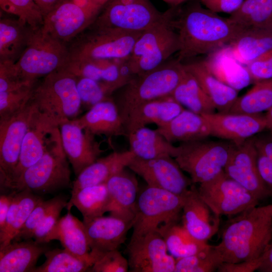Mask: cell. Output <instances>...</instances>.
<instances>
[{"label":"cell","instance_id":"obj_1","mask_svg":"<svg viewBox=\"0 0 272 272\" xmlns=\"http://www.w3.org/2000/svg\"><path fill=\"white\" fill-rule=\"evenodd\" d=\"M172 23L179 41L177 59L181 62L229 45L246 28L197 2L182 9L177 7Z\"/></svg>","mask_w":272,"mask_h":272},{"label":"cell","instance_id":"obj_2","mask_svg":"<svg viewBox=\"0 0 272 272\" xmlns=\"http://www.w3.org/2000/svg\"><path fill=\"white\" fill-rule=\"evenodd\" d=\"M272 239V215L266 206L250 208L230 219L215 246L223 262L261 257Z\"/></svg>","mask_w":272,"mask_h":272},{"label":"cell","instance_id":"obj_3","mask_svg":"<svg viewBox=\"0 0 272 272\" xmlns=\"http://www.w3.org/2000/svg\"><path fill=\"white\" fill-rule=\"evenodd\" d=\"M185 72L183 63L177 59L167 61L143 75L134 76L120 90L116 102L125 122L131 111L139 105L171 96Z\"/></svg>","mask_w":272,"mask_h":272},{"label":"cell","instance_id":"obj_4","mask_svg":"<svg viewBox=\"0 0 272 272\" xmlns=\"http://www.w3.org/2000/svg\"><path fill=\"white\" fill-rule=\"evenodd\" d=\"M176 7L161 20L144 30L127 59L131 74L143 75L159 67L179 49L178 34L172 23Z\"/></svg>","mask_w":272,"mask_h":272},{"label":"cell","instance_id":"obj_5","mask_svg":"<svg viewBox=\"0 0 272 272\" xmlns=\"http://www.w3.org/2000/svg\"><path fill=\"white\" fill-rule=\"evenodd\" d=\"M77 81L75 76L62 67L44 77L35 86L31 100L39 112L59 125L80 110Z\"/></svg>","mask_w":272,"mask_h":272},{"label":"cell","instance_id":"obj_6","mask_svg":"<svg viewBox=\"0 0 272 272\" xmlns=\"http://www.w3.org/2000/svg\"><path fill=\"white\" fill-rule=\"evenodd\" d=\"M207 139L180 143L174 159L193 183H202L224 170L235 144Z\"/></svg>","mask_w":272,"mask_h":272},{"label":"cell","instance_id":"obj_7","mask_svg":"<svg viewBox=\"0 0 272 272\" xmlns=\"http://www.w3.org/2000/svg\"><path fill=\"white\" fill-rule=\"evenodd\" d=\"M69 48L63 43L44 33L41 28L34 30L27 46L13 63L16 74L22 80L36 82L65 65Z\"/></svg>","mask_w":272,"mask_h":272},{"label":"cell","instance_id":"obj_8","mask_svg":"<svg viewBox=\"0 0 272 272\" xmlns=\"http://www.w3.org/2000/svg\"><path fill=\"white\" fill-rule=\"evenodd\" d=\"M89 31L69 47V59L123 60L129 57L143 31L89 27Z\"/></svg>","mask_w":272,"mask_h":272},{"label":"cell","instance_id":"obj_9","mask_svg":"<svg viewBox=\"0 0 272 272\" xmlns=\"http://www.w3.org/2000/svg\"><path fill=\"white\" fill-rule=\"evenodd\" d=\"M67 159L61 145L46 152L6 190H28L39 195L70 187L71 173Z\"/></svg>","mask_w":272,"mask_h":272},{"label":"cell","instance_id":"obj_10","mask_svg":"<svg viewBox=\"0 0 272 272\" xmlns=\"http://www.w3.org/2000/svg\"><path fill=\"white\" fill-rule=\"evenodd\" d=\"M184 195L147 186L138 196L131 238L157 231L162 225L178 222Z\"/></svg>","mask_w":272,"mask_h":272},{"label":"cell","instance_id":"obj_11","mask_svg":"<svg viewBox=\"0 0 272 272\" xmlns=\"http://www.w3.org/2000/svg\"><path fill=\"white\" fill-rule=\"evenodd\" d=\"M165 14L166 12L157 10L150 0H110L90 27L144 31Z\"/></svg>","mask_w":272,"mask_h":272},{"label":"cell","instance_id":"obj_12","mask_svg":"<svg viewBox=\"0 0 272 272\" xmlns=\"http://www.w3.org/2000/svg\"><path fill=\"white\" fill-rule=\"evenodd\" d=\"M198 194L217 216H234L257 206L259 200L224 170L210 180L199 184Z\"/></svg>","mask_w":272,"mask_h":272},{"label":"cell","instance_id":"obj_13","mask_svg":"<svg viewBox=\"0 0 272 272\" xmlns=\"http://www.w3.org/2000/svg\"><path fill=\"white\" fill-rule=\"evenodd\" d=\"M61 145L59 125L37 109L23 140L18 164L10 180L1 189H6L46 152Z\"/></svg>","mask_w":272,"mask_h":272},{"label":"cell","instance_id":"obj_14","mask_svg":"<svg viewBox=\"0 0 272 272\" xmlns=\"http://www.w3.org/2000/svg\"><path fill=\"white\" fill-rule=\"evenodd\" d=\"M37 111L31 99L20 111L0 119V184L11 178L19 159L23 140Z\"/></svg>","mask_w":272,"mask_h":272},{"label":"cell","instance_id":"obj_15","mask_svg":"<svg viewBox=\"0 0 272 272\" xmlns=\"http://www.w3.org/2000/svg\"><path fill=\"white\" fill-rule=\"evenodd\" d=\"M126 251L130 271L174 272L176 259L157 231L131 238Z\"/></svg>","mask_w":272,"mask_h":272},{"label":"cell","instance_id":"obj_16","mask_svg":"<svg viewBox=\"0 0 272 272\" xmlns=\"http://www.w3.org/2000/svg\"><path fill=\"white\" fill-rule=\"evenodd\" d=\"M127 167L141 176L148 186L179 195H184L193 184L172 157L143 159L135 156Z\"/></svg>","mask_w":272,"mask_h":272},{"label":"cell","instance_id":"obj_17","mask_svg":"<svg viewBox=\"0 0 272 272\" xmlns=\"http://www.w3.org/2000/svg\"><path fill=\"white\" fill-rule=\"evenodd\" d=\"M98 16L82 9L71 0H62L44 16L41 29L65 44L90 27Z\"/></svg>","mask_w":272,"mask_h":272},{"label":"cell","instance_id":"obj_18","mask_svg":"<svg viewBox=\"0 0 272 272\" xmlns=\"http://www.w3.org/2000/svg\"><path fill=\"white\" fill-rule=\"evenodd\" d=\"M224 170L228 177L259 200L270 194L259 173L256 151L251 138L235 144Z\"/></svg>","mask_w":272,"mask_h":272},{"label":"cell","instance_id":"obj_19","mask_svg":"<svg viewBox=\"0 0 272 272\" xmlns=\"http://www.w3.org/2000/svg\"><path fill=\"white\" fill-rule=\"evenodd\" d=\"M62 147L77 176L98 159L103 152L95 135L79 125L74 119L59 125Z\"/></svg>","mask_w":272,"mask_h":272},{"label":"cell","instance_id":"obj_20","mask_svg":"<svg viewBox=\"0 0 272 272\" xmlns=\"http://www.w3.org/2000/svg\"><path fill=\"white\" fill-rule=\"evenodd\" d=\"M208 122L210 135L235 144L267 129L264 115L259 114L212 113L202 115Z\"/></svg>","mask_w":272,"mask_h":272},{"label":"cell","instance_id":"obj_21","mask_svg":"<svg viewBox=\"0 0 272 272\" xmlns=\"http://www.w3.org/2000/svg\"><path fill=\"white\" fill-rule=\"evenodd\" d=\"M90 255L118 249L126 238L133 222L110 215L83 219Z\"/></svg>","mask_w":272,"mask_h":272},{"label":"cell","instance_id":"obj_22","mask_svg":"<svg viewBox=\"0 0 272 272\" xmlns=\"http://www.w3.org/2000/svg\"><path fill=\"white\" fill-rule=\"evenodd\" d=\"M182 213L183 225L195 239L207 242L217 233L220 217L200 197L193 184L184 195Z\"/></svg>","mask_w":272,"mask_h":272},{"label":"cell","instance_id":"obj_23","mask_svg":"<svg viewBox=\"0 0 272 272\" xmlns=\"http://www.w3.org/2000/svg\"><path fill=\"white\" fill-rule=\"evenodd\" d=\"M105 183L109 196L107 212L111 216L133 222L139 189L135 176L124 169L111 177Z\"/></svg>","mask_w":272,"mask_h":272},{"label":"cell","instance_id":"obj_24","mask_svg":"<svg viewBox=\"0 0 272 272\" xmlns=\"http://www.w3.org/2000/svg\"><path fill=\"white\" fill-rule=\"evenodd\" d=\"M74 120L95 135L127 136L124 123L117 106L111 99L95 104L82 116Z\"/></svg>","mask_w":272,"mask_h":272},{"label":"cell","instance_id":"obj_25","mask_svg":"<svg viewBox=\"0 0 272 272\" xmlns=\"http://www.w3.org/2000/svg\"><path fill=\"white\" fill-rule=\"evenodd\" d=\"M184 109L172 96H167L144 103L129 113L125 127L127 134L149 124L163 126Z\"/></svg>","mask_w":272,"mask_h":272},{"label":"cell","instance_id":"obj_26","mask_svg":"<svg viewBox=\"0 0 272 272\" xmlns=\"http://www.w3.org/2000/svg\"><path fill=\"white\" fill-rule=\"evenodd\" d=\"M59 240L63 247L92 266L94 260L83 222L72 215L70 209L60 218L46 239V243Z\"/></svg>","mask_w":272,"mask_h":272},{"label":"cell","instance_id":"obj_27","mask_svg":"<svg viewBox=\"0 0 272 272\" xmlns=\"http://www.w3.org/2000/svg\"><path fill=\"white\" fill-rule=\"evenodd\" d=\"M134 157L129 150L98 158L77 176L72 183L71 193L87 186L105 183L113 175L127 167Z\"/></svg>","mask_w":272,"mask_h":272},{"label":"cell","instance_id":"obj_28","mask_svg":"<svg viewBox=\"0 0 272 272\" xmlns=\"http://www.w3.org/2000/svg\"><path fill=\"white\" fill-rule=\"evenodd\" d=\"M49 249L46 243L31 239L13 241L0 247V272H32L40 256Z\"/></svg>","mask_w":272,"mask_h":272},{"label":"cell","instance_id":"obj_29","mask_svg":"<svg viewBox=\"0 0 272 272\" xmlns=\"http://www.w3.org/2000/svg\"><path fill=\"white\" fill-rule=\"evenodd\" d=\"M185 69L197 80L220 113H228L238 98V91L224 84L208 68L204 60L183 63Z\"/></svg>","mask_w":272,"mask_h":272},{"label":"cell","instance_id":"obj_30","mask_svg":"<svg viewBox=\"0 0 272 272\" xmlns=\"http://www.w3.org/2000/svg\"><path fill=\"white\" fill-rule=\"evenodd\" d=\"M228 46L234 58L246 66L272 54V31L246 28Z\"/></svg>","mask_w":272,"mask_h":272},{"label":"cell","instance_id":"obj_31","mask_svg":"<svg viewBox=\"0 0 272 272\" xmlns=\"http://www.w3.org/2000/svg\"><path fill=\"white\" fill-rule=\"evenodd\" d=\"M156 130L171 143L194 141L210 136V128L204 116L185 109Z\"/></svg>","mask_w":272,"mask_h":272},{"label":"cell","instance_id":"obj_32","mask_svg":"<svg viewBox=\"0 0 272 272\" xmlns=\"http://www.w3.org/2000/svg\"><path fill=\"white\" fill-rule=\"evenodd\" d=\"M204 60L216 77L237 91L252 82L246 66L234 58L228 45L207 55Z\"/></svg>","mask_w":272,"mask_h":272},{"label":"cell","instance_id":"obj_33","mask_svg":"<svg viewBox=\"0 0 272 272\" xmlns=\"http://www.w3.org/2000/svg\"><path fill=\"white\" fill-rule=\"evenodd\" d=\"M127 137L129 150L135 157L141 159L174 158L178 152V146L168 141L156 129L142 127L128 133Z\"/></svg>","mask_w":272,"mask_h":272},{"label":"cell","instance_id":"obj_34","mask_svg":"<svg viewBox=\"0 0 272 272\" xmlns=\"http://www.w3.org/2000/svg\"><path fill=\"white\" fill-rule=\"evenodd\" d=\"M34 29L19 20L0 19V62L15 63L26 48Z\"/></svg>","mask_w":272,"mask_h":272},{"label":"cell","instance_id":"obj_35","mask_svg":"<svg viewBox=\"0 0 272 272\" xmlns=\"http://www.w3.org/2000/svg\"><path fill=\"white\" fill-rule=\"evenodd\" d=\"M120 60L69 59L63 68L76 77L87 78L99 82L116 84L121 88L131 78L122 74Z\"/></svg>","mask_w":272,"mask_h":272},{"label":"cell","instance_id":"obj_36","mask_svg":"<svg viewBox=\"0 0 272 272\" xmlns=\"http://www.w3.org/2000/svg\"><path fill=\"white\" fill-rule=\"evenodd\" d=\"M157 231L163 237L169 253L176 259L198 254L212 246L194 238L178 222L162 225Z\"/></svg>","mask_w":272,"mask_h":272},{"label":"cell","instance_id":"obj_37","mask_svg":"<svg viewBox=\"0 0 272 272\" xmlns=\"http://www.w3.org/2000/svg\"><path fill=\"white\" fill-rule=\"evenodd\" d=\"M171 96L183 107L200 115L214 113L216 109L197 80L185 69Z\"/></svg>","mask_w":272,"mask_h":272},{"label":"cell","instance_id":"obj_38","mask_svg":"<svg viewBox=\"0 0 272 272\" xmlns=\"http://www.w3.org/2000/svg\"><path fill=\"white\" fill-rule=\"evenodd\" d=\"M71 194L67 209L75 206L83 219L102 216L107 212L109 196L106 183L87 186Z\"/></svg>","mask_w":272,"mask_h":272},{"label":"cell","instance_id":"obj_39","mask_svg":"<svg viewBox=\"0 0 272 272\" xmlns=\"http://www.w3.org/2000/svg\"><path fill=\"white\" fill-rule=\"evenodd\" d=\"M228 19L245 28L272 31V0H244Z\"/></svg>","mask_w":272,"mask_h":272},{"label":"cell","instance_id":"obj_40","mask_svg":"<svg viewBox=\"0 0 272 272\" xmlns=\"http://www.w3.org/2000/svg\"><path fill=\"white\" fill-rule=\"evenodd\" d=\"M272 106V79L255 83L246 93L238 97L228 113L259 114Z\"/></svg>","mask_w":272,"mask_h":272},{"label":"cell","instance_id":"obj_41","mask_svg":"<svg viewBox=\"0 0 272 272\" xmlns=\"http://www.w3.org/2000/svg\"><path fill=\"white\" fill-rule=\"evenodd\" d=\"M46 260L32 272L89 271L91 265L65 249H49L44 253Z\"/></svg>","mask_w":272,"mask_h":272},{"label":"cell","instance_id":"obj_42","mask_svg":"<svg viewBox=\"0 0 272 272\" xmlns=\"http://www.w3.org/2000/svg\"><path fill=\"white\" fill-rule=\"evenodd\" d=\"M223 263L215 246L198 254L176 259L174 272H213Z\"/></svg>","mask_w":272,"mask_h":272},{"label":"cell","instance_id":"obj_43","mask_svg":"<svg viewBox=\"0 0 272 272\" xmlns=\"http://www.w3.org/2000/svg\"><path fill=\"white\" fill-rule=\"evenodd\" d=\"M77 78V87L82 104L89 109L99 102L111 99L110 96L113 93L121 88L116 84Z\"/></svg>","mask_w":272,"mask_h":272},{"label":"cell","instance_id":"obj_44","mask_svg":"<svg viewBox=\"0 0 272 272\" xmlns=\"http://www.w3.org/2000/svg\"><path fill=\"white\" fill-rule=\"evenodd\" d=\"M252 137L256 151L257 165L260 176L272 194V132H262Z\"/></svg>","mask_w":272,"mask_h":272},{"label":"cell","instance_id":"obj_45","mask_svg":"<svg viewBox=\"0 0 272 272\" xmlns=\"http://www.w3.org/2000/svg\"><path fill=\"white\" fill-rule=\"evenodd\" d=\"M0 6L34 30L42 25L43 15L34 0H0Z\"/></svg>","mask_w":272,"mask_h":272},{"label":"cell","instance_id":"obj_46","mask_svg":"<svg viewBox=\"0 0 272 272\" xmlns=\"http://www.w3.org/2000/svg\"><path fill=\"white\" fill-rule=\"evenodd\" d=\"M19 206L13 222L8 231L0 237V247L11 243L24 225L36 206L43 199L28 190L20 191Z\"/></svg>","mask_w":272,"mask_h":272},{"label":"cell","instance_id":"obj_47","mask_svg":"<svg viewBox=\"0 0 272 272\" xmlns=\"http://www.w3.org/2000/svg\"><path fill=\"white\" fill-rule=\"evenodd\" d=\"M35 86L36 84L0 92V119L10 117L22 110L30 101Z\"/></svg>","mask_w":272,"mask_h":272},{"label":"cell","instance_id":"obj_48","mask_svg":"<svg viewBox=\"0 0 272 272\" xmlns=\"http://www.w3.org/2000/svg\"><path fill=\"white\" fill-rule=\"evenodd\" d=\"M59 196L47 200L43 199L38 203L13 241H19L33 238L35 231L56 203Z\"/></svg>","mask_w":272,"mask_h":272},{"label":"cell","instance_id":"obj_49","mask_svg":"<svg viewBox=\"0 0 272 272\" xmlns=\"http://www.w3.org/2000/svg\"><path fill=\"white\" fill-rule=\"evenodd\" d=\"M94 262L90 269L91 272H126L128 270V260L118 249L91 255Z\"/></svg>","mask_w":272,"mask_h":272},{"label":"cell","instance_id":"obj_50","mask_svg":"<svg viewBox=\"0 0 272 272\" xmlns=\"http://www.w3.org/2000/svg\"><path fill=\"white\" fill-rule=\"evenodd\" d=\"M66 197L59 196L58 200L35 231L33 238L39 243H46V239L57 223L62 210L67 207Z\"/></svg>","mask_w":272,"mask_h":272},{"label":"cell","instance_id":"obj_51","mask_svg":"<svg viewBox=\"0 0 272 272\" xmlns=\"http://www.w3.org/2000/svg\"><path fill=\"white\" fill-rule=\"evenodd\" d=\"M11 62H0V92L17 90L34 85L36 83L24 81L15 73Z\"/></svg>","mask_w":272,"mask_h":272},{"label":"cell","instance_id":"obj_52","mask_svg":"<svg viewBox=\"0 0 272 272\" xmlns=\"http://www.w3.org/2000/svg\"><path fill=\"white\" fill-rule=\"evenodd\" d=\"M246 66L252 82L254 83L272 79V54L252 62Z\"/></svg>","mask_w":272,"mask_h":272},{"label":"cell","instance_id":"obj_53","mask_svg":"<svg viewBox=\"0 0 272 272\" xmlns=\"http://www.w3.org/2000/svg\"><path fill=\"white\" fill-rule=\"evenodd\" d=\"M209 10L215 12L232 14L241 6L244 0H199Z\"/></svg>","mask_w":272,"mask_h":272},{"label":"cell","instance_id":"obj_54","mask_svg":"<svg viewBox=\"0 0 272 272\" xmlns=\"http://www.w3.org/2000/svg\"><path fill=\"white\" fill-rule=\"evenodd\" d=\"M261 258L237 263L223 262L218 268L219 272H253L257 270L261 261Z\"/></svg>","mask_w":272,"mask_h":272},{"label":"cell","instance_id":"obj_55","mask_svg":"<svg viewBox=\"0 0 272 272\" xmlns=\"http://www.w3.org/2000/svg\"><path fill=\"white\" fill-rule=\"evenodd\" d=\"M16 191L8 194H1L0 196V232L5 225L7 216Z\"/></svg>","mask_w":272,"mask_h":272},{"label":"cell","instance_id":"obj_56","mask_svg":"<svg viewBox=\"0 0 272 272\" xmlns=\"http://www.w3.org/2000/svg\"><path fill=\"white\" fill-rule=\"evenodd\" d=\"M257 270L261 272H272V239L262 256L261 263Z\"/></svg>","mask_w":272,"mask_h":272},{"label":"cell","instance_id":"obj_57","mask_svg":"<svg viewBox=\"0 0 272 272\" xmlns=\"http://www.w3.org/2000/svg\"><path fill=\"white\" fill-rule=\"evenodd\" d=\"M40 8L43 17L62 0H34Z\"/></svg>","mask_w":272,"mask_h":272},{"label":"cell","instance_id":"obj_58","mask_svg":"<svg viewBox=\"0 0 272 272\" xmlns=\"http://www.w3.org/2000/svg\"><path fill=\"white\" fill-rule=\"evenodd\" d=\"M75 5L83 10L99 14L101 9L95 5L90 0H71Z\"/></svg>","mask_w":272,"mask_h":272},{"label":"cell","instance_id":"obj_59","mask_svg":"<svg viewBox=\"0 0 272 272\" xmlns=\"http://www.w3.org/2000/svg\"><path fill=\"white\" fill-rule=\"evenodd\" d=\"M264 116L267 123V129H268L272 126V106L267 111Z\"/></svg>","mask_w":272,"mask_h":272},{"label":"cell","instance_id":"obj_60","mask_svg":"<svg viewBox=\"0 0 272 272\" xmlns=\"http://www.w3.org/2000/svg\"><path fill=\"white\" fill-rule=\"evenodd\" d=\"M165 3L174 7H178L180 5L186 2L187 0H162Z\"/></svg>","mask_w":272,"mask_h":272},{"label":"cell","instance_id":"obj_61","mask_svg":"<svg viewBox=\"0 0 272 272\" xmlns=\"http://www.w3.org/2000/svg\"><path fill=\"white\" fill-rule=\"evenodd\" d=\"M95 5L102 9L110 0H90Z\"/></svg>","mask_w":272,"mask_h":272},{"label":"cell","instance_id":"obj_62","mask_svg":"<svg viewBox=\"0 0 272 272\" xmlns=\"http://www.w3.org/2000/svg\"><path fill=\"white\" fill-rule=\"evenodd\" d=\"M269 211L272 215V204L267 205Z\"/></svg>","mask_w":272,"mask_h":272},{"label":"cell","instance_id":"obj_63","mask_svg":"<svg viewBox=\"0 0 272 272\" xmlns=\"http://www.w3.org/2000/svg\"><path fill=\"white\" fill-rule=\"evenodd\" d=\"M268 129L271 132H272V126H270L269 128H268Z\"/></svg>","mask_w":272,"mask_h":272}]
</instances>
